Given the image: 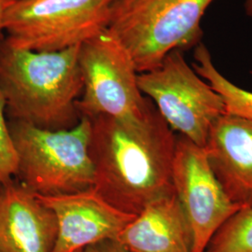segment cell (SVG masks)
Segmentation results:
<instances>
[{
    "instance_id": "obj_15",
    "label": "cell",
    "mask_w": 252,
    "mask_h": 252,
    "mask_svg": "<svg viewBox=\"0 0 252 252\" xmlns=\"http://www.w3.org/2000/svg\"><path fill=\"white\" fill-rule=\"evenodd\" d=\"M5 114L6 102L0 90V185L14 180L17 171L16 153Z\"/></svg>"
},
{
    "instance_id": "obj_18",
    "label": "cell",
    "mask_w": 252,
    "mask_h": 252,
    "mask_svg": "<svg viewBox=\"0 0 252 252\" xmlns=\"http://www.w3.org/2000/svg\"><path fill=\"white\" fill-rule=\"evenodd\" d=\"M245 9L247 14L252 17V0H245Z\"/></svg>"
},
{
    "instance_id": "obj_3",
    "label": "cell",
    "mask_w": 252,
    "mask_h": 252,
    "mask_svg": "<svg viewBox=\"0 0 252 252\" xmlns=\"http://www.w3.org/2000/svg\"><path fill=\"white\" fill-rule=\"evenodd\" d=\"M8 123L17 158L15 178L23 185L40 195L67 194L94 187L89 118L82 116L76 126L61 130L20 121Z\"/></svg>"
},
{
    "instance_id": "obj_7",
    "label": "cell",
    "mask_w": 252,
    "mask_h": 252,
    "mask_svg": "<svg viewBox=\"0 0 252 252\" xmlns=\"http://www.w3.org/2000/svg\"><path fill=\"white\" fill-rule=\"evenodd\" d=\"M83 91L77 103L81 117L142 116L152 101L141 93L135 63L108 29L80 47Z\"/></svg>"
},
{
    "instance_id": "obj_4",
    "label": "cell",
    "mask_w": 252,
    "mask_h": 252,
    "mask_svg": "<svg viewBox=\"0 0 252 252\" xmlns=\"http://www.w3.org/2000/svg\"><path fill=\"white\" fill-rule=\"evenodd\" d=\"M214 1L117 0L108 31L131 55L137 72H147L173 51L198 45L202 18Z\"/></svg>"
},
{
    "instance_id": "obj_1",
    "label": "cell",
    "mask_w": 252,
    "mask_h": 252,
    "mask_svg": "<svg viewBox=\"0 0 252 252\" xmlns=\"http://www.w3.org/2000/svg\"><path fill=\"white\" fill-rule=\"evenodd\" d=\"M90 120L93 188L103 198L137 215L154 200L175 192L172 166L177 135L153 102L139 117L100 115Z\"/></svg>"
},
{
    "instance_id": "obj_2",
    "label": "cell",
    "mask_w": 252,
    "mask_h": 252,
    "mask_svg": "<svg viewBox=\"0 0 252 252\" xmlns=\"http://www.w3.org/2000/svg\"><path fill=\"white\" fill-rule=\"evenodd\" d=\"M80 47L34 52L0 40V90L9 120L50 130L78 124L83 91Z\"/></svg>"
},
{
    "instance_id": "obj_11",
    "label": "cell",
    "mask_w": 252,
    "mask_h": 252,
    "mask_svg": "<svg viewBox=\"0 0 252 252\" xmlns=\"http://www.w3.org/2000/svg\"><path fill=\"white\" fill-rule=\"evenodd\" d=\"M204 149L228 197L241 209L252 207V121L222 115Z\"/></svg>"
},
{
    "instance_id": "obj_19",
    "label": "cell",
    "mask_w": 252,
    "mask_h": 252,
    "mask_svg": "<svg viewBox=\"0 0 252 252\" xmlns=\"http://www.w3.org/2000/svg\"><path fill=\"white\" fill-rule=\"evenodd\" d=\"M82 252V250H81V251H77V252Z\"/></svg>"
},
{
    "instance_id": "obj_12",
    "label": "cell",
    "mask_w": 252,
    "mask_h": 252,
    "mask_svg": "<svg viewBox=\"0 0 252 252\" xmlns=\"http://www.w3.org/2000/svg\"><path fill=\"white\" fill-rule=\"evenodd\" d=\"M116 240L129 252H191L189 224L175 192L147 205Z\"/></svg>"
},
{
    "instance_id": "obj_14",
    "label": "cell",
    "mask_w": 252,
    "mask_h": 252,
    "mask_svg": "<svg viewBox=\"0 0 252 252\" xmlns=\"http://www.w3.org/2000/svg\"><path fill=\"white\" fill-rule=\"evenodd\" d=\"M205 252H252V207L234 213L214 234Z\"/></svg>"
},
{
    "instance_id": "obj_16",
    "label": "cell",
    "mask_w": 252,
    "mask_h": 252,
    "mask_svg": "<svg viewBox=\"0 0 252 252\" xmlns=\"http://www.w3.org/2000/svg\"><path fill=\"white\" fill-rule=\"evenodd\" d=\"M82 252H129L117 240H105L99 243L89 246L82 250Z\"/></svg>"
},
{
    "instance_id": "obj_13",
    "label": "cell",
    "mask_w": 252,
    "mask_h": 252,
    "mask_svg": "<svg viewBox=\"0 0 252 252\" xmlns=\"http://www.w3.org/2000/svg\"><path fill=\"white\" fill-rule=\"evenodd\" d=\"M193 69L221 96L225 114L252 121V92L229 81L212 61L208 49L199 43L194 50Z\"/></svg>"
},
{
    "instance_id": "obj_8",
    "label": "cell",
    "mask_w": 252,
    "mask_h": 252,
    "mask_svg": "<svg viewBox=\"0 0 252 252\" xmlns=\"http://www.w3.org/2000/svg\"><path fill=\"white\" fill-rule=\"evenodd\" d=\"M172 182L189 224L191 252H205L219 229L241 208L228 197L205 149L180 135H177Z\"/></svg>"
},
{
    "instance_id": "obj_5",
    "label": "cell",
    "mask_w": 252,
    "mask_h": 252,
    "mask_svg": "<svg viewBox=\"0 0 252 252\" xmlns=\"http://www.w3.org/2000/svg\"><path fill=\"white\" fill-rule=\"evenodd\" d=\"M117 0H14L3 18L5 39L17 49L58 52L108 29Z\"/></svg>"
},
{
    "instance_id": "obj_10",
    "label": "cell",
    "mask_w": 252,
    "mask_h": 252,
    "mask_svg": "<svg viewBox=\"0 0 252 252\" xmlns=\"http://www.w3.org/2000/svg\"><path fill=\"white\" fill-rule=\"evenodd\" d=\"M54 212L18 180L0 185V252H53Z\"/></svg>"
},
{
    "instance_id": "obj_9",
    "label": "cell",
    "mask_w": 252,
    "mask_h": 252,
    "mask_svg": "<svg viewBox=\"0 0 252 252\" xmlns=\"http://www.w3.org/2000/svg\"><path fill=\"white\" fill-rule=\"evenodd\" d=\"M36 195L56 218L53 252H75L105 240H116L135 217L109 204L94 188L67 194Z\"/></svg>"
},
{
    "instance_id": "obj_17",
    "label": "cell",
    "mask_w": 252,
    "mask_h": 252,
    "mask_svg": "<svg viewBox=\"0 0 252 252\" xmlns=\"http://www.w3.org/2000/svg\"><path fill=\"white\" fill-rule=\"evenodd\" d=\"M14 0H0V40L4 39V26H3V18H4V13L6 9L9 8V5L12 4Z\"/></svg>"
},
{
    "instance_id": "obj_6",
    "label": "cell",
    "mask_w": 252,
    "mask_h": 252,
    "mask_svg": "<svg viewBox=\"0 0 252 252\" xmlns=\"http://www.w3.org/2000/svg\"><path fill=\"white\" fill-rule=\"evenodd\" d=\"M138 87L172 130L200 147L225 114L221 96L185 60L181 51L167 54L153 70L139 73Z\"/></svg>"
}]
</instances>
